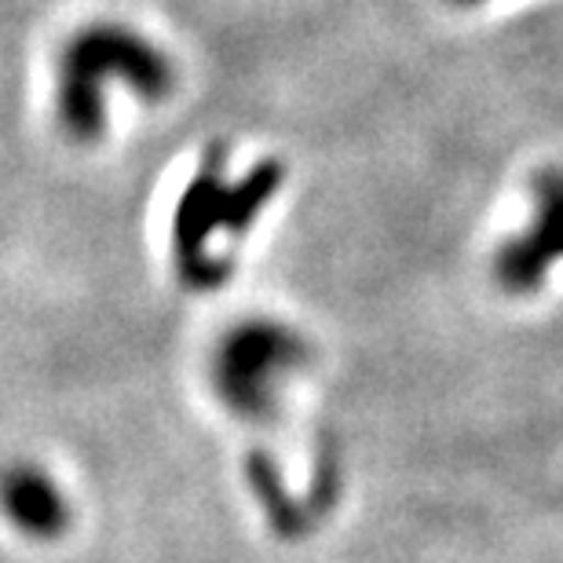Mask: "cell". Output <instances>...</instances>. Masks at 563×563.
Masks as SVG:
<instances>
[{
  "label": "cell",
  "mask_w": 563,
  "mask_h": 563,
  "mask_svg": "<svg viewBox=\"0 0 563 563\" xmlns=\"http://www.w3.org/2000/svg\"><path fill=\"white\" fill-rule=\"evenodd\" d=\"M110 88H125L140 103H165L176 88V63L136 26L92 22L63 44L55 66V114L66 136H103Z\"/></svg>",
  "instance_id": "obj_1"
},
{
  "label": "cell",
  "mask_w": 563,
  "mask_h": 563,
  "mask_svg": "<svg viewBox=\"0 0 563 563\" xmlns=\"http://www.w3.org/2000/svg\"><path fill=\"white\" fill-rule=\"evenodd\" d=\"M223 162L228 157L220 146L206 151L198 173L176 201L173 253L179 275L195 286H217L231 272V261L220 253V245H239L282 187L278 162L253 165L239 179L223 173Z\"/></svg>",
  "instance_id": "obj_2"
},
{
  "label": "cell",
  "mask_w": 563,
  "mask_h": 563,
  "mask_svg": "<svg viewBox=\"0 0 563 563\" xmlns=\"http://www.w3.org/2000/svg\"><path fill=\"white\" fill-rule=\"evenodd\" d=\"M563 264V168H545L534 176V212L523 231L494 256V275L505 289L531 292Z\"/></svg>",
  "instance_id": "obj_3"
},
{
  "label": "cell",
  "mask_w": 563,
  "mask_h": 563,
  "mask_svg": "<svg viewBox=\"0 0 563 563\" xmlns=\"http://www.w3.org/2000/svg\"><path fill=\"white\" fill-rule=\"evenodd\" d=\"M454 4H465V8H472V4H483V0H454Z\"/></svg>",
  "instance_id": "obj_4"
}]
</instances>
